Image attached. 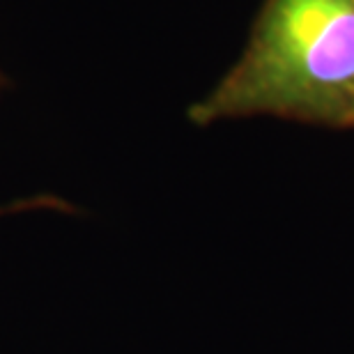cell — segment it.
<instances>
[{
	"instance_id": "2",
	"label": "cell",
	"mask_w": 354,
	"mask_h": 354,
	"mask_svg": "<svg viewBox=\"0 0 354 354\" xmlns=\"http://www.w3.org/2000/svg\"><path fill=\"white\" fill-rule=\"evenodd\" d=\"M35 207H55V209H62V212H72L74 207L60 198H53V196H39V198H30V201H19V203H12L7 207H0V216L7 214V212H19V209H35Z\"/></svg>"
},
{
	"instance_id": "1",
	"label": "cell",
	"mask_w": 354,
	"mask_h": 354,
	"mask_svg": "<svg viewBox=\"0 0 354 354\" xmlns=\"http://www.w3.org/2000/svg\"><path fill=\"white\" fill-rule=\"evenodd\" d=\"M244 115L354 124V0H267L237 65L189 111L196 124Z\"/></svg>"
}]
</instances>
